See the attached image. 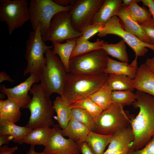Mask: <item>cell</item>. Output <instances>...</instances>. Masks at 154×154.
Wrapping results in <instances>:
<instances>
[{
	"label": "cell",
	"instance_id": "obj_44",
	"mask_svg": "<svg viewBox=\"0 0 154 154\" xmlns=\"http://www.w3.org/2000/svg\"><path fill=\"white\" fill-rule=\"evenodd\" d=\"M5 81L11 82H14L13 80L9 75L5 71H3L0 73V82L1 83Z\"/></svg>",
	"mask_w": 154,
	"mask_h": 154
},
{
	"label": "cell",
	"instance_id": "obj_23",
	"mask_svg": "<svg viewBox=\"0 0 154 154\" xmlns=\"http://www.w3.org/2000/svg\"><path fill=\"white\" fill-rule=\"evenodd\" d=\"M113 134L103 135L90 131L85 142L94 154H103L111 141Z\"/></svg>",
	"mask_w": 154,
	"mask_h": 154
},
{
	"label": "cell",
	"instance_id": "obj_14",
	"mask_svg": "<svg viewBox=\"0 0 154 154\" xmlns=\"http://www.w3.org/2000/svg\"><path fill=\"white\" fill-rule=\"evenodd\" d=\"M53 131L48 143L44 147L43 151L50 154H79L78 145L72 140L64 137L61 128L58 125L52 127Z\"/></svg>",
	"mask_w": 154,
	"mask_h": 154
},
{
	"label": "cell",
	"instance_id": "obj_8",
	"mask_svg": "<svg viewBox=\"0 0 154 154\" xmlns=\"http://www.w3.org/2000/svg\"><path fill=\"white\" fill-rule=\"evenodd\" d=\"M108 57L102 49L73 57L70 60L68 73L92 74L104 72Z\"/></svg>",
	"mask_w": 154,
	"mask_h": 154
},
{
	"label": "cell",
	"instance_id": "obj_17",
	"mask_svg": "<svg viewBox=\"0 0 154 154\" xmlns=\"http://www.w3.org/2000/svg\"><path fill=\"white\" fill-rule=\"evenodd\" d=\"M134 89L154 96V75L144 63L138 67L136 76L133 80Z\"/></svg>",
	"mask_w": 154,
	"mask_h": 154
},
{
	"label": "cell",
	"instance_id": "obj_21",
	"mask_svg": "<svg viewBox=\"0 0 154 154\" xmlns=\"http://www.w3.org/2000/svg\"><path fill=\"white\" fill-rule=\"evenodd\" d=\"M90 131L85 125L72 117L67 126L61 131L63 136H67L76 143L79 146L85 142L86 138Z\"/></svg>",
	"mask_w": 154,
	"mask_h": 154
},
{
	"label": "cell",
	"instance_id": "obj_46",
	"mask_svg": "<svg viewBox=\"0 0 154 154\" xmlns=\"http://www.w3.org/2000/svg\"><path fill=\"white\" fill-rule=\"evenodd\" d=\"M35 146L31 145L29 150L26 154H35L36 151L35 149Z\"/></svg>",
	"mask_w": 154,
	"mask_h": 154
},
{
	"label": "cell",
	"instance_id": "obj_15",
	"mask_svg": "<svg viewBox=\"0 0 154 154\" xmlns=\"http://www.w3.org/2000/svg\"><path fill=\"white\" fill-rule=\"evenodd\" d=\"M133 140L131 126L113 134L106 150L103 154H128Z\"/></svg>",
	"mask_w": 154,
	"mask_h": 154
},
{
	"label": "cell",
	"instance_id": "obj_13",
	"mask_svg": "<svg viewBox=\"0 0 154 154\" xmlns=\"http://www.w3.org/2000/svg\"><path fill=\"white\" fill-rule=\"evenodd\" d=\"M39 81L38 74L31 73L25 80L13 88H7L4 85H1L0 91L8 98L18 104L21 109H25L32 98L28 94L29 92L34 84Z\"/></svg>",
	"mask_w": 154,
	"mask_h": 154
},
{
	"label": "cell",
	"instance_id": "obj_39",
	"mask_svg": "<svg viewBox=\"0 0 154 154\" xmlns=\"http://www.w3.org/2000/svg\"><path fill=\"white\" fill-rule=\"evenodd\" d=\"M143 4L148 8L149 10L150 13L152 18L154 19V0H141Z\"/></svg>",
	"mask_w": 154,
	"mask_h": 154
},
{
	"label": "cell",
	"instance_id": "obj_16",
	"mask_svg": "<svg viewBox=\"0 0 154 154\" xmlns=\"http://www.w3.org/2000/svg\"><path fill=\"white\" fill-rule=\"evenodd\" d=\"M121 21L124 29L143 42L153 44L144 32L140 25L133 20L131 17L127 6L121 5L117 14Z\"/></svg>",
	"mask_w": 154,
	"mask_h": 154
},
{
	"label": "cell",
	"instance_id": "obj_7",
	"mask_svg": "<svg viewBox=\"0 0 154 154\" xmlns=\"http://www.w3.org/2000/svg\"><path fill=\"white\" fill-rule=\"evenodd\" d=\"M26 47L25 57L27 65L23 75L25 76L32 73L39 75L45 61L44 54L48 49L53 48V46H47L45 44L38 27L29 33V39L26 42Z\"/></svg>",
	"mask_w": 154,
	"mask_h": 154
},
{
	"label": "cell",
	"instance_id": "obj_37",
	"mask_svg": "<svg viewBox=\"0 0 154 154\" xmlns=\"http://www.w3.org/2000/svg\"><path fill=\"white\" fill-rule=\"evenodd\" d=\"M128 154H154V135L142 148L137 150L130 149Z\"/></svg>",
	"mask_w": 154,
	"mask_h": 154
},
{
	"label": "cell",
	"instance_id": "obj_24",
	"mask_svg": "<svg viewBox=\"0 0 154 154\" xmlns=\"http://www.w3.org/2000/svg\"><path fill=\"white\" fill-rule=\"evenodd\" d=\"M53 105L56 114V119L58 125L61 129H63L72 118V109L61 96L56 98Z\"/></svg>",
	"mask_w": 154,
	"mask_h": 154
},
{
	"label": "cell",
	"instance_id": "obj_32",
	"mask_svg": "<svg viewBox=\"0 0 154 154\" xmlns=\"http://www.w3.org/2000/svg\"><path fill=\"white\" fill-rule=\"evenodd\" d=\"M105 42L104 40L98 38L95 42H91L87 40L77 42L72 52L70 58L92 51L102 49L103 45Z\"/></svg>",
	"mask_w": 154,
	"mask_h": 154
},
{
	"label": "cell",
	"instance_id": "obj_2",
	"mask_svg": "<svg viewBox=\"0 0 154 154\" xmlns=\"http://www.w3.org/2000/svg\"><path fill=\"white\" fill-rule=\"evenodd\" d=\"M108 74L68 73L61 96L69 105L72 102L88 98L106 83Z\"/></svg>",
	"mask_w": 154,
	"mask_h": 154
},
{
	"label": "cell",
	"instance_id": "obj_25",
	"mask_svg": "<svg viewBox=\"0 0 154 154\" xmlns=\"http://www.w3.org/2000/svg\"><path fill=\"white\" fill-rule=\"evenodd\" d=\"M77 38L67 40L64 43L52 42V52L59 57L68 73L71 56L76 44Z\"/></svg>",
	"mask_w": 154,
	"mask_h": 154
},
{
	"label": "cell",
	"instance_id": "obj_28",
	"mask_svg": "<svg viewBox=\"0 0 154 154\" xmlns=\"http://www.w3.org/2000/svg\"><path fill=\"white\" fill-rule=\"evenodd\" d=\"M112 91L106 82L102 87L88 98L104 110L113 104L111 99Z\"/></svg>",
	"mask_w": 154,
	"mask_h": 154
},
{
	"label": "cell",
	"instance_id": "obj_34",
	"mask_svg": "<svg viewBox=\"0 0 154 154\" xmlns=\"http://www.w3.org/2000/svg\"><path fill=\"white\" fill-rule=\"evenodd\" d=\"M71 109L73 118L86 126L90 131L95 132V121L87 112L79 108Z\"/></svg>",
	"mask_w": 154,
	"mask_h": 154
},
{
	"label": "cell",
	"instance_id": "obj_30",
	"mask_svg": "<svg viewBox=\"0 0 154 154\" xmlns=\"http://www.w3.org/2000/svg\"><path fill=\"white\" fill-rule=\"evenodd\" d=\"M69 106L71 109L79 108L85 110L92 116L95 121L103 111L89 98L74 101Z\"/></svg>",
	"mask_w": 154,
	"mask_h": 154
},
{
	"label": "cell",
	"instance_id": "obj_26",
	"mask_svg": "<svg viewBox=\"0 0 154 154\" xmlns=\"http://www.w3.org/2000/svg\"><path fill=\"white\" fill-rule=\"evenodd\" d=\"M32 129L26 126H18L15 123H0V135H11L13 138V142L22 144L26 136Z\"/></svg>",
	"mask_w": 154,
	"mask_h": 154
},
{
	"label": "cell",
	"instance_id": "obj_29",
	"mask_svg": "<svg viewBox=\"0 0 154 154\" xmlns=\"http://www.w3.org/2000/svg\"><path fill=\"white\" fill-rule=\"evenodd\" d=\"M125 43L122 39L116 44H108L105 42L103 45L102 49L108 55L116 58L121 62H128L129 59Z\"/></svg>",
	"mask_w": 154,
	"mask_h": 154
},
{
	"label": "cell",
	"instance_id": "obj_42",
	"mask_svg": "<svg viewBox=\"0 0 154 154\" xmlns=\"http://www.w3.org/2000/svg\"><path fill=\"white\" fill-rule=\"evenodd\" d=\"M12 139H13V137L9 135H0V146L5 144H8Z\"/></svg>",
	"mask_w": 154,
	"mask_h": 154
},
{
	"label": "cell",
	"instance_id": "obj_43",
	"mask_svg": "<svg viewBox=\"0 0 154 154\" xmlns=\"http://www.w3.org/2000/svg\"><path fill=\"white\" fill-rule=\"evenodd\" d=\"M75 0H54V1L59 5L66 6L72 5Z\"/></svg>",
	"mask_w": 154,
	"mask_h": 154
},
{
	"label": "cell",
	"instance_id": "obj_4",
	"mask_svg": "<svg viewBox=\"0 0 154 154\" xmlns=\"http://www.w3.org/2000/svg\"><path fill=\"white\" fill-rule=\"evenodd\" d=\"M47 49L42 69L39 74L40 80L49 97L53 93L61 96L68 73L59 57L51 49Z\"/></svg>",
	"mask_w": 154,
	"mask_h": 154
},
{
	"label": "cell",
	"instance_id": "obj_47",
	"mask_svg": "<svg viewBox=\"0 0 154 154\" xmlns=\"http://www.w3.org/2000/svg\"><path fill=\"white\" fill-rule=\"evenodd\" d=\"M35 154H50L47 153L43 151V152H36Z\"/></svg>",
	"mask_w": 154,
	"mask_h": 154
},
{
	"label": "cell",
	"instance_id": "obj_18",
	"mask_svg": "<svg viewBox=\"0 0 154 154\" xmlns=\"http://www.w3.org/2000/svg\"><path fill=\"white\" fill-rule=\"evenodd\" d=\"M137 58L135 57L130 64L128 62L118 61L108 57L106 67L104 72L107 74L124 75L133 79L138 68Z\"/></svg>",
	"mask_w": 154,
	"mask_h": 154
},
{
	"label": "cell",
	"instance_id": "obj_3",
	"mask_svg": "<svg viewBox=\"0 0 154 154\" xmlns=\"http://www.w3.org/2000/svg\"><path fill=\"white\" fill-rule=\"evenodd\" d=\"M29 92L32 97L26 108L30 110V116L25 126L31 129L53 127L55 110L42 84H34Z\"/></svg>",
	"mask_w": 154,
	"mask_h": 154
},
{
	"label": "cell",
	"instance_id": "obj_1",
	"mask_svg": "<svg viewBox=\"0 0 154 154\" xmlns=\"http://www.w3.org/2000/svg\"><path fill=\"white\" fill-rule=\"evenodd\" d=\"M135 93L136 99L132 105L139 112L130 120L133 140L130 149L134 150L142 148L154 135V97L138 90Z\"/></svg>",
	"mask_w": 154,
	"mask_h": 154
},
{
	"label": "cell",
	"instance_id": "obj_33",
	"mask_svg": "<svg viewBox=\"0 0 154 154\" xmlns=\"http://www.w3.org/2000/svg\"><path fill=\"white\" fill-rule=\"evenodd\" d=\"M136 98V93L129 90L113 91L111 94L112 103L123 107L132 105L135 101Z\"/></svg>",
	"mask_w": 154,
	"mask_h": 154
},
{
	"label": "cell",
	"instance_id": "obj_5",
	"mask_svg": "<svg viewBox=\"0 0 154 154\" xmlns=\"http://www.w3.org/2000/svg\"><path fill=\"white\" fill-rule=\"evenodd\" d=\"M72 5L62 6L52 0H31L29 5V21L33 30L39 27L42 36L48 31L52 20L57 13L69 12Z\"/></svg>",
	"mask_w": 154,
	"mask_h": 154
},
{
	"label": "cell",
	"instance_id": "obj_38",
	"mask_svg": "<svg viewBox=\"0 0 154 154\" xmlns=\"http://www.w3.org/2000/svg\"><path fill=\"white\" fill-rule=\"evenodd\" d=\"M18 149L17 146L10 147L7 145H5L0 147V154H13Z\"/></svg>",
	"mask_w": 154,
	"mask_h": 154
},
{
	"label": "cell",
	"instance_id": "obj_9",
	"mask_svg": "<svg viewBox=\"0 0 154 154\" xmlns=\"http://www.w3.org/2000/svg\"><path fill=\"white\" fill-rule=\"evenodd\" d=\"M27 0H0V21L6 23L12 35L29 20Z\"/></svg>",
	"mask_w": 154,
	"mask_h": 154
},
{
	"label": "cell",
	"instance_id": "obj_6",
	"mask_svg": "<svg viewBox=\"0 0 154 154\" xmlns=\"http://www.w3.org/2000/svg\"><path fill=\"white\" fill-rule=\"evenodd\" d=\"M123 108L121 105L112 104L103 110L95 121V132L109 135L130 126L131 116Z\"/></svg>",
	"mask_w": 154,
	"mask_h": 154
},
{
	"label": "cell",
	"instance_id": "obj_20",
	"mask_svg": "<svg viewBox=\"0 0 154 154\" xmlns=\"http://www.w3.org/2000/svg\"><path fill=\"white\" fill-rule=\"evenodd\" d=\"M21 108L15 101L7 98L0 101V123H15L20 119Z\"/></svg>",
	"mask_w": 154,
	"mask_h": 154
},
{
	"label": "cell",
	"instance_id": "obj_45",
	"mask_svg": "<svg viewBox=\"0 0 154 154\" xmlns=\"http://www.w3.org/2000/svg\"><path fill=\"white\" fill-rule=\"evenodd\" d=\"M134 0H123L122 3V5L125 6H128Z\"/></svg>",
	"mask_w": 154,
	"mask_h": 154
},
{
	"label": "cell",
	"instance_id": "obj_35",
	"mask_svg": "<svg viewBox=\"0 0 154 154\" xmlns=\"http://www.w3.org/2000/svg\"><path fill=\"white\" fill-rule=\"evenodd\" d=\"M104 25L90 24L83 30L82 34L77 38L76 42L88 40L89 39L101 31Z\"/></svg>",
	"mask_w": 154,
	"mask_h": 154
},
{
	"label": "cell",
	"instance_id": "obj_12",
	"mask_svg": "<svg viewBox=\"0 0 154 154\" xmlns=\"http://www.w3.org/2000/svg\"><path fill=\"white\" fill-rule=\"evenodd\" d=\"M104 0H75L69 13L72 24L77 31L82 33L91 23L93 17Z\"/></svg>",
	"mask_w": 154,
	"mask_h": 154
},
{
	"label": "cell",
	"instance_id": "obj_40",
	"mask_svg": "<svg viewBox=\"0 0 154 154\" xmlns=\"http://www.w3.org/2000/svg\"><path fill=\"white\" fill-rule=\"evenodd\" d=\"M144 63L148 70L154 75V56L148 58Z\"/></svg>",
	"mask_w": 154,
	"mask_h": 154
},
{
	"label": "cell",
	"instance_id": "obj_11",
	"mask_svg": "<svg viewBox=\"0 0 154 154\" xmlns=\"http://www.w3.org/2000/svg\"><path fill=\"white\" fill-rule=\"evenodd\" d=\"M82 33L77 31L71 23L69 12L62 11L53 17L47 32L42 36L44 42L62 43L64 41L79 37Z\"/></svg>",
	"mask_w": 154,
	"mask_h": 154
},
{
	"label": "cell",
	"instance_id": "obj_31",
	"mask_svg": "<svg viewBox=\"0 0 154 154\" xmlns=\"http://www.w3.org/2000/svg\"><path fill=\"white\" fill-rule=\"evenodd\" d=\"M141 0H134L127 6L129 13L133 19L139 24L151 19L152 16L149 10L144 6L140 7L137 2Z\"/></svg>",
	"mask_w": 154,
	"mask_h": 154
},
{
	"label": "cell",
	"instance_id": "obj_27",
	"mask_svg": "<svg viewBox=\"0 0 154 154\" xmlns=\"http://www.w3.org/2000/svg\"><path fill=\"white\" fill-rule=\"evenodd\" d=\"M133 79L127 76L117 74H110L106 82L113 91H133Z\"/></svg>",
	"mask_w": 154,
	"mask_h": 154
},
{
	"label": "cell",
	"instance_id": "obj_19",
	"mask_svg": "<svg viewBox=\"0 0 154 154\" xmlns=\"http://www.w3.org/2000/svg\"><path fill=\"white\" fill-rule=\"evenodd\" d=\"M122 1V0H105L94 15L90 24L104 25L112 17L117 16Z\"/></svg>",
	"mask_w": 154,
	"mask_h": 154
},
{
	"label": "cell",
	"instance_id": "obj_41",
	"mask_svg": "<svg viewBox=\"0 0 154 154\" xmlns=\"http://www.w3.org/2000/svg\"><path fill=\"white\" fill-rule=\"evenodd\" d=\"M79 147L82 154H94L85 142L80 145Z\"/></svg>",
	"mask_w": 154,
	"mask_h": 154
},
{
	"label": "cell",
	"instance_id": "obj_36",
	"mask_svg": "<svg viewBox=\"0 0 154 154\" xmlns=\"http://www.w3.org/2000/svg\"><path fill=\"white\" fill-rule=\"evenodd\" d=\"M139 24L149 39L154 44V19L152 18Z\"/></svg>",
	"mask_w": 154,
	"mask_h": 154
},
{
	"label": "cell",
	"instance_id": "obj_10",
	"mask_svg": "<svg viewBox=\"0 0 154 154\" xmlns=\"http://www.w3.org/2000/svg\"><path fill=\"white\" fill-rule=\"evenodd\" d=\"M112 34L119 36L124 40L135 53V57L144 56L147 52L148 48L154 52V44L144 42L137 37L126 31L117 16L112 17L106 23L102 30L98 33L102 37Z\"/></svg>",
	"mask_w": 154,
	"mask_h": 154
},
{
	"label": "cell",
	"instance_id": "obj_22",
	"mask_svg": "<svg viewBox=\"0 0 154 154\" xmlns=\"http://www.w3.org/2000/svg\"><path fill=\"white\" fill-rule=\"evenodd\" d=\"M53 131L52 128L42 127L32 129L26 135L23 143L35 146H45L48 142Z\"/></svg>",
	"mask_w": 154,
	"mask_h": 154
}]
</instances>
